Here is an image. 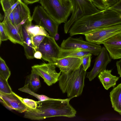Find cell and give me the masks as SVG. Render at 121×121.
<instances>
[{
	"mask_svg": "<svg viewBox=\"0 0 121 121\" xmlns=\"http://www.w3.org/2000/svg\"><path fill=\"white\" fill-rule=\"evenodd\" d=\"M73 97L64 99H54L42 101H36V108H28L24 112V117L33 120H42L56 117L73 118L77 111L69 102Z\"/></svg>",
	"mask_w": 121,
	"mask_h": 121,
	"instance_id": "obj_1",
	"label": "cell"
},
{
	"mask_svg": "<svg viewBox=\"0 0 121 121\" xmlns=\"http://www.w3.org/2000/svg\"><path fill=\"white\" fill-rule=\"evenodd\" d=\"M112 18L104 10L92 14L83 16L76 21L68 32L72 36L78 34L85 35L99 29L111 26Z\"/></svg>",
	"mask_w": 121,
	"mask_h": 121,
	"instance_id": "obj_2",
	"label": "cell"
},
{
	"mask_svg": "<svg viewBox=\"0 0 121 121\" xmlns=\"http://www.w3.org/2000/svg\"><path fill=\"white\" fill-rule=\"evenodd\" d=\"M86 73L82 65L75 70L67 73L61 72L58 81L63 93H66L69 98L81 95L84 86Z\"/></svg>",
	"mask_w": 121,
	"mask_h": 121,
	"instance_id": "obj_3",
	"label": "cell"
},
{
	"mask_svg": "<svg viewBox=\"0 0 121 121\" xmlns=\"http://www.w3.org/2000/svg\"><path fill=\"white\" fill-rule=\"evenodd\" d=\"M40 3L48 13L59 24L65 23L72 13L71 0H40Z\"/></svg>",
	"mask_w": 121,
	"mask_h": 121,
	"instance_id": "obj_4",
	"label": "cell"
},
{
	"mask_svg": "<svg viewBox=\"0 0 121 121\" xmlns=\"http://www.w3.org/2000/svg\"><path fill=\"white\" fill-rule=\"evenodd\" d=\"M73 10L71 17L65 23L64 31L65 33H68L73 23L83 16L98 12L100 10L96 8L91 1L87 0H71Z\"/></svg>",
	"mask_w": 121,
	"mask_h": 121,
	"instance_id": "obj_5",
	"label": "cell"
},
{
	"mask_svg": "<svg viewBox=\"0 0 121 121\" xmlns=\"http://www.w3.org/2000/svg\"><path fill=\"white\" fill-rule=\"evenodd\" d=\"M31 18L39 26L47 30L50 36L54 38L58 33L60 25L51 17L41 6L37 5L34 9Z\"/></svg>",
	"mask_w": 121,
	"mask_h": 121,
	"instance_id": "obj_6",
	"label": "cell"
},
{
	"mask_svg": "<svg viewBox=\"0 0 121 121\" xmlns=\"http://www.w3.org/2000/svg\"><path fill=\"white\" fill-rule=\"evenodd\" d=\"M121 33V24L101 28L85 35L86 41L99 45L107 39Z\"/></svg>",
	"mask_w": 121,
	"mask_h": 121,
	"instance_id": "obj_7",
	"label": "cell"
},
{
	"mask_svg": "<svg viewBox=\"0 0 121 121\" xmlns=\"http://www.w3.org/2000/svg\"><path fill=\"white\" fill-rule=\"evenodd\" d=\"M61 48L54 38L47 35L45 36L35 52H40L42 54L43 59L49 63L53 64L54 59L58 58Z\"/></svg>",
	"mask_w": 121,
	"mask_h": 121,
	"instance_id": "obj_8",
	"label": "cell"
},
{
	"mask_svg": "<svg viewBox=\"0 0 121 121\" xmlns=\"http://www.w3.org/2000/svg\"><path fill=\"white\" fill-rule=\"evenodd\" d=\"M62 49H77L91 52L92 55L98 56L101 52L102 48L99 45L84 41L80 37L78 38L69 37L64 40L60 45Z\"/></svg>",
	"mask_w": 121,
	"mask_h": 121,
	"instance_id": "obj_9",
	"label": "cell"
},
{
	"mask_svg": "<svg viewBox=\"0 0 121 121\" xmlns=\"http://www.w3.org/2000/svg\"><path fill=\"white\" fill-rule=\"evenodd\" d=\"M32 70L37 73L43 79L48 86L55 84L58 81L61 72L58 73L56 71V66L52 63H44L37 65L31 67Z\"/></svg>",
	"mask_w": 121,
	"mask_h": 121,
	"instance_id": "obj_10",
	"label": "cell"
},
{
	"mask_svg": "<svg viewBox=\"0 0 121 121\" xmlns=\"http://www.w3.org/2000/svg\"><path fill=\"white\" fill-rule=\"evenodd\" d=\"M111 60L107 50L103 47L101 52L95 59L92 69L90 71L87 73L86 77L90 81H92L101 71L106 69L107 65Z\"/></svg>",
	"mask_w": 121,
	"mask_h": 121,
	"instance_id": "obj_11",
	"label": "cell"
},
{
	"mask_svg": "<svg viewBox=\"0 0 121 121\" xmlns=\"http://www.w3.org/2000/svg\"><path fill=\"white\" fill-rule=\"evenodd\" d=\"M32 18L29 19L20 27L18 31L22 38L25 54L29 59L34 58L35 52L31 42V37L28 30L29 27L32 25Z\"/></svg>",
	"mask_w": 121,
	"mask_h": 121,
	"instance_id": "obj_12",
	"label": "cell"
},
{
	"mask_svg": "<svg viewBox=\"0 0 121 121\" xmlns=\"http://www.w3.org/2000/svg\"><path fill=\"white\" fill-rule=\"evenodd\" d=\"M0 101L8 108L19 113L24 112L28 108L12 91L9 94L0 92Z\"/></svg>",
	"mask_w": 121,
	"mask_h": 121,
	"instance_id": "obj_13",
	"label": "cell"
},
{
	"mask_svg": "<svg viewBox=\"0 0 121 121\" xmlns=\"http://www.w3.org/2000/svg\"><path fill=\"white\" fill-rule=\"evenodd\" d=\"M54 64L61 72L67 73L78 69L82 65L81 58L67 57L55 58Z\"/></svg>",
	"mask_w": 121,
	"mask_h": 121,
	"instance_id": "obj_14",
	"label": "cell"
},
{
	"mask_svg": "<svg viewBox=\"0 0 121 121\" xmlns=\"http://www.w3.org/2000/svg\"><path fill=\"white\" fill-rule=\"evenodd\" d=\"M102 44L112 59L115 60L121 58V33L110 38Z\"/></svg>",
	"mask_w": 121,
	"mask_h": 121,
	"instance_id": "obj_15",
	"label": "cell"
},
{
	"mask_svg": "<svg viewBox=\"0 0 121 121\" xmlns=\"http://www.w3.org/2000/svg\"><path fill=\"white\" fill-rule=\"evenodd\" d=\"M15 25L18 30L20 26L31 18L27 5L21 1L13 10Z\"/></svg>",
	"mask_w": 121,
	"mask_h": 121,
	"instance_id": "obj_16",
	"label": "cell"
},
{
	"mask_svg": "<svg viewBox=\"0 0 121 121\" xmlns=\"http://www.w3.org/2000/svg\"><path fill=\"white\" fill-rule=\"evenodd\" d=\"M2 23L8 39L14 43H18L23 46L22 38L18 30L8 18H4Z\"/></svg>",
	"mask_w": 121,
	"mask_h": 121,
	"instance_id": "obj_17",
	"label": "cell"
},
{
	"mask_svg": "<svg viewBox=\"0 0 121 121\" xmlns=\"http://www.w3.org/2000/svg\"><path fill=\"white\" fill-rule=\"evenodd\" d=\"M112 70L105 69L101 71L98 77L105 89L108 90L111 87H114L119 77L113 75Z\"/></svg>",
	"mask_w": 121,
	"mask_h": 121,
	"instance_id": "obj_18",
	"label": "cell"
},
{
	"mask_svg": "<svg viewBox=\"0 0 121 121\" xmlns=\"http://www.w3.org/2000/svg\"><path fill=\"white\" fill-rule=\"evenodd\" d=\"M112 107L121 115V83L114 87L110 93Z\"/></svg>",
	"mask_w": 121,
	"mask_h": 121,
	"instance_id": "obj_19",
	"label": "cell"
},
{
	"mask_svg": "<svg viewBox=\"0 0 121 121\" xmlns=\"http://www.w3.org/2000/svg\"><path fill=\"white\" fill-rule=\"evenodd\" d=\"M92 54L90 51L77 49L61 48L58 58L71 57L81 58L88 55Z\"/></svg>",
	"mask_w": 121,
	"mask_h": 121,
	"instance_id": "obj_20",
	"label": "cell"
},
{
	"mask_svg": "<svg viewBox=\"0 0 121 121\" xmlns=\"http://www.w3.org/2000/svg\"><path fill=\"white\" fill-rule=\"evenodd\" d=\"M22 0H0V2L4 13V18H8L17 5Z\"/></svg>",
	"mask_w": 121,
	"mask_h": 121,
	"instance_id": "obj_21",
	"label": "cell"
},
{
	"mask_svg": "<svg viewBox=\"0 0 121 121\" xmlns=\"http://www.w3.org/2000/svg\"><path fill=\"white\" fill-rule=\"evenodd\" d=\"M29 76L26 83L28 84L29 88L32 91L36 92L41 86L39 76L32 70L31 74Z\"/></svg>",
	"mask_w": 121,
	"mask_h": 121,
	"instance_id": "obj_22",
	"label": "cell"
},
{
	"mask_svg": "<svg viewBox=\"0 0 121 121\" xmlns=\"http://www.w3.org/2000/svg\"><path fill=\"white\" fill-rule=\"evenodd\" d=\"M120 0H92V3L98 9L102 11L108 9Z\"/></svg>",
	"mask_w": 121,
	"mask_h": 121,
	"instance_id": "obj_23",
	"label": "cell"
},
{
	"mask_svg": "<svg viewBox=\"0 0 121 121\" xmlns=\"http://www.w3.org/2000/svg\"><path fill=\"white\" fill-rule=\"evenodd\" d=\"M20 91L25 92L37 98L39 101H42L48 100L53 99L54 98H49L43 95L38 94L32 91L29 88L28 83H26L23 87L19 88Z\"/></svg>",
	"mask_w": 121,
	"mask_h": 121,
	"instance_id": "obj_24",
	"label": "cell"
},
{
	"mask_svg": "<svg viewBox=\"0 0 121 121\" xmlns=\"http://www.w3.org/2000/svg\"><path fill=\"white\" fill-rule=\"evenodd\" d=\"M28 30L31 37L37 35H42L45 36L50 35L43 28L38 25L34 26L31 25L29 27Z\"/></svg>",
	"mask_w": 121,
	"mask_h": 121,
	"instance_id": "obj_25",
	"label": "cell"
},
{
	"mask_svg": "<svg viewBox=\"0 0 121 121\" xmlns=\"http://www.w3.org/2000/svg\"><path fill=\"white\" fill-rule=\"evenodd\" d=\"M12 91L8 83V80L0 75V92L9 94L11 93Z\"/></svg>",
	"mask_w": 121,
	"mask_h": 121,
	"instance_id": "obj_26",
	"label": "cell"
},
{
	"mask_svg": "<svg viewBox=\"0 0 121 121\" xmlns=\"http://www.w3.org/2000/svg\"><path fill=\"white\" fill-rule=\"evenodd\" d=\"M11 75V72L4 60L0 57V75L8 80Z\"/></svg>",
	"mask_w": 121,
	"mask_h": 121,
	"instance_id": "obj_27",
	"label": "cell"
},
{
	"mask_svg": "<svg viewBox=\"0 0 121 121\" xmlns=\"http://www.w3.org/2000/svg\"><path fill=\"white\" fill-rule=\"evenodd\" d=\"M45 36L42 35H37L31 36L32 43L35 52L36 49L42 42Z\"/></svg>",
	"mask_w": 121,
	"mask_h": 121,
	"instance_id": "obj_28",
	"label": "cell"
},
{
	"mask_svg": "<svg viewBox=\"0 0 121 121\" xmlns=\"http://www.w3.org/2000/svg\"><path fill=\"white\" fill-rule=\"evenodd\" d=\"M15 94L20 100L28 108L33 109L36 108L37 106L36 101L27 98H23L15 93Z\"/></svg>",
	"mask_w": 121,
	"mask_h": 121,
	"instance_id": "obj_29",
	"label": "cell"
},
{
	"mask_svg": "<svg viewBox=\"0 0 121 121\" xmlns=\"http://www.w3.org/2000/svg\"><path fill=\"white\" fill-rule=\"evenodd\" d=\"M92 55L89 54L86 55L81 58L82 60V65L85 71H86L90 66Z\"/></svg>",
	"mask_w": 121,
	"mask_h": 121,
	"instance_id": "obj_30",
	"label": "cell"
},
{
	"mask_svg": "<svg viewBox=\"0 0 121 121\" xmlns=\"http://www.w3.org/2000/svg\"><path fill=\"white\" fill-rule=\"evenodd\" d=\"M9 39L4 30L2 22L0 23V45L2 41H6Z\"/></svg>",
	"mask_w": 121,
	"mask_h": 121,
	"instance_id": "obj_31",
	"label": "cell"
},
{
	"mask_svg": "<svg viewBox=\"0 0 121 121\" xmlns=\"http://www.w3.org/2000/svg\"><path fill=\"white\" fill-rule=\"evenodd\" d=\"M108 9L113 11L121 16V0Z\"/></svg>",
	"mask_w": 121,
	"mask_h": 121,
	"instance_id": "obj_32",
	"label": "cell"
},
{
	"mask_svg": "<svg viewBox=\"0 0 121 121\" xmlns=\"http://www.w3.org/2000/svg\"><path fill=\"white\" fill-rule=\"evenodd\" d=\"M116 65L118 74L121 78V60L117 61Z\"/></svg>",
	"mask_w": 121,
	"mask_h": 121,
	"instance_id": "obj_33",
	"label": "cell"
},
{
	"mask_svg": "<svg viewBox=\"0 0 121 121\" xmlns=\"http://www.w3.org/2000/svg\"><path fill=\"white\" fill-rule=\"evenodd\" d=\"M34 58L37 59H41L42 57L41 53L39 51H36L35 52L34 55Z\"/></svg>",
	"mask_w": 121,
	"mask_h": 121,
	"instance_id": "obj_34",
	"label": "cell"
},
{
	"mask_svg": "<svg viewBox=\"0 0 121 121\" xmlns=\"http://www.w3.org/2000/svg\"><path fill=\"white\" fill-rule=\"evenodd\" d=\"M22 0L23 2L27 5L37 2L40 1V0Z\"/></svg>",
	"mask_w": 121,
	"mask_h": 121,
	"instance_id": "obj_35",
	"label": "cell"
},
{
	"mask_svg": "<svg viewBox=\"0 0 121 121\" xmlns=\"http://www.w3.org/2000/svg\"><path fill=\"white\" fill-rule=\"evenodd\" d=\"M54 38L55 41H57L59 39V35L58 33L56 34Z\"/></svg>",
	"mask_w": 121,
	"mask_h": 121,
	"instance_id": "obj_36",
	"label": "cell"
},
{
	"mask_svg": "<svg viewBox=\"0 0 121 121\" xmlns=\"http://www.w3.org/2000/svg\"><path fill=\"white\" fill-rule=\"evenodd\" d=\"M87 0L91 1V2H92V0Z\"/></svg>",
	"mask_w": 121,
	"mask_h": 121,
	"instance_id": "obj_37",
	"label": "cell"
}]
</instances>
